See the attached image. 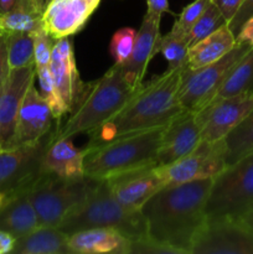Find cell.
<instances>
[{
  "mask_svg": "<svg viewBox=\"0 0 253 254\" xmlns=\"http://www.w3.org/2000/svg\"><path fill=\"white\" fill-rule=\"evenodd\" d=\"M251 49L252 46L246 42H236L228 54L212 64L198 68L185 67L179 89V99L184 109L196 113L211 103L233 66Z\"/></svg>",
  "mask_w": 253,
  "mask_h": 254,
  "instance_id": "cell-8",
  "label": "cell"
},
{
  "mask_svg": "<svg viewBox=\"0 0 253 254\" xmlns=\"http://www.w3.org/2000/svg\"><path fill=\"white\" fill-rule=\"evenodd\" d=\"M253 15V0H243L241 6L238 7L237 12L235 14V16L232 17L230 22H228V26L232 30V32L235 35H237V32L240 31V29L242 27V25L245 24V21L247 19H250Z\"/></svg>",
  "mask_w": 253,
  "mask_h": 254,
  "instance_id": "cell-36",
  "label": "cell"
},
{
  "mask_svg": "<svg viewBox=\"0 0 253 254\" xmlns=\"http://www.w3.org/2000/svg\"><path fill=\"white\" fill-rule=\"evenodd\" d=\"M240 221L243 223V225H246L247 227H250L251 230H253V208L248 211V212L246 213Z\"/></svg>",
  "mask_w": 253,
  "mask_h": 254,
  "instance_id": "cell-43",
  "label": "cell"
},
{
  "mask_svg": "<svg viewBox=\"0 0 253 254\" xmlns=\"http://www.w3.org/2000/svg\"><path fill=\"white\" fill-rule=\"evenodd\" d=\"M253 93V47L233 66L213 101Z\"/></svg>",
  "mask_w": 253,
  "mask_h": 254,
  "instance_id": "cell-26",
  "label": "cell"
},
{
  "mask_svg": "<svg viewBox=\"0 0 253 254\" xmlns=\"http://www.w3.org/2000/svg\"><path fill=\"white\" fill-rule=\"evenodd\" d=\"M5 201H6V198H5V196L2 195L1 192H0V207H1V206L4 205V203H5Z\"/></svg>",
  "mask_w": 253,
  "mask_h": 254,
  "instance_id": "cell-45",
  "label": "cell"
},
{
  "mask_svg": "<svg viewBox=\"0 0 253 254\" xmlns=\"http://www.w3.org/2000/svg\"><path fill=\"white\" fill-rule=\"evenodd\" d=\"M37 227L39 221L27 192L7 198L0 207V230L15 238L22 237Z\"/></svg>",
  "mask_w": 253,
  "mask_h": 254,
  "instance_id": "cell-23",
  "label": "cell"
},
{
  "mask_svg": "<svg viewBox=\"0 0 253 254\" xmlns=\"http://www.w3.org/2000/svg\"><path fill=\"white\" fill-rule=\"evenodd\" d=\"M184 68H168L146 83L143 82L118 113L89 134L88 143H103L123 134L165 126L184 113L179 99Z\"/></svg>",
  "mask_w": 253,
  "mask_h": 254,
  "instance_id": "cell-2",
  "label": "cell"
},
{
  "mask_svg": "<svg viewBox=\"0 0 253 254\" xmlns=\"http://www.w3.org/2000/svg\"><path fill=\"white\" fill-rule=\"evenodd\" d=\"M52 133L34 143L0 151V192L6 200L26 193L45 173L44 156Z\"/></svg>",
  "mask_w": 253,
  "mask_h": 254,
  "instance_id": "cell-9",
  "label": "cell"
},
{
  "mask_svg": "<svg viewBox=\"0 0 253 254\" xmlns=\"http://www.w3.org/2000/svg\"><path fill=\"white\" fill-rule=\"evenodd\" d=\"M45 6L40 0H17L16 5L6 14L0 15V31L36 32L42 29Z\"/></svg>",
  "mask_w": 253,
  "mask_h": 254,
  "instance_id": "cell-25",
  "label": "cell"
},
{
  "mask_svg": "<svg viewBox=\"0 0 253 254\" xmlns=\"http://www.w3.org/2000/svg\"><path fill=\"white\" fill-rule=\"evenodd\" d=\"M86 1L89 2V4L94 5V6L98 7V5H99V2H101V0H86Z\"/></svg>",
  "mask_w": 253,
  "mask_h": 254,
  "instance_id": "cell-44",
  "label": "cell"
},
{
  "mask_svg": "<svg viewBox=\"0 0 253 254\" xmlns=\"http://www.w3.org/2000/svg\"><path fill=\"white\" fill-rule=\"evenodd\" d=\"M253 208V150L213 179L206 203L207 221L241 220Z\"/></svg>",
  "mask_w": 253,
  "mask_h": 254,
  "instance_id": "cell-6",
  "label": "cell"
},
{
  "mask_svg": "<svg viewBox=\"0 0 253 254\" xmlns=\"http://www.w3.org/2000/svg\"><path fill=\"white\" fill-rule=\"evenodd\" d=\"M211 1L220 9L221 14L223 15V17H225L228 24L232 20V17L235 16L243 0H211Z\"/></svg>",
  "mask_w": 253,
  "mask_h": 254,
  "instance_id": "cell-38",
  "label": "cell"
},
{
  "mask_svg": "<svg viewBox=\"0 0 253 254\" xmlns=\"http://www.w3.org/2000/svg\"><path fill=\"white\" fill-rule=\"evenodd\" d=\"M56 40L42 27L34 32V56L35 68L50 66L51 55Z\"/></svg>",
  "mask_w": 253,
  "mask_h": 254,
  "instance_id": "cell-34",
  "label": "cell"
},
{
  "mask_svg": "<svg viewBox=\"0 0 253 254\" xmlns=\"http://www.w3.org/2000/svg\"><path fill=\"white\" fill-rule=\"evenodd\" d=\"M165 126L123 134L84 148V176L107 180L122 174L158 166V150Z\"/></svg>",
  "mask_w": 253,
  "mask_h": 254,
  "instance_id": "cell-3",
  "label": "cell"
},
{
  "mask_svg": "<svg viewBox=\"0 0 253 254\" xmlns=\"http://www.w3.org/2000/svg\"><path fill=\"white\" fill-rule=\"evenodd\" d=\"M40 1H41V2H42V4H44V5H45V6H46V0H40Z\"/></svg>",
  "mask_w": 253,
  "mask_h": 254,
  "instance_id": "cell-46",
  "label": "cell"
},
{
  "mask_svg": "<svg viewBox=\"0 0 253 254\" xmlns=\"http://www.w3.org/2000/svg\"><path fill=\"white\" fill-rule=\"evenodd\" d=\"M169 11V0H146V16L161 19V15Z\"/></svg>",
  "mask_w": 253,
  "mask_h": 254,
  "instance_id": "cell-39",
  "label": "cell"
},
{
  "mask_svg": "<svg viewBox=\"0 0 253 254\" xmlns=\"http://www.w3.org/2000/svg\"><path fill=\"white\" fill-rule=\"evenodd\" d=\"M84 148L77 149L72 143V138H51L42 166L45 173L54 174L60 178H84Z\"/></svg>",
  "mask_w": 253,
  "mask_h": 254,
  "instance_id": "cell-21",
  "label": "cell"
},
{
  "mask_svg": "<svg viewBox=\"0 0 253 254\" xmlns=\"http://www.w3.org/2000/svg\"><path fill=\"white\" fill-rule=\"evenodd\" d=\"M201 141V124L196 113L185 111L166 124L158 150V166L169 165L188 155Z\"/></svg>",
  "mask_w": 253,
  "mask_h": 254,
  "instance_id": "cell-16",
  "label": "cell"
},
{
  "mask_svg": "<svg viewBox=\"0 0 253 254\" xmlns=\"http://www.w3.org/2000/svg\"><path fill=\"white\" fill-rule=\"evenodd\" d=\"M36 77L39 78L40 93L44 97L45 101L49 103L54 117L55 118H61L64 113H67V109L62 102L61 97H60L59 92H57L56 86H55L50 66L36 68Z\"/></svg>",
  "mask_w": 253,
  "mask_h": 254,
  "instance_id": "cell-31",
  "label": "cell"
},
{
  "mask_svg": "<svg viewBox=\"0 0 253 254\" xmlns=\"http://www.w3.org/2000/svg\"><path fill=\"white\" fill-rule=\"evenodd\" d=\"M97 227L114 228L129 241L148 236L141 210L126 207L119 202L112 193L107 180H97L83 202L72 210L59 226L68 236Z\"/></svg>",
  "mask_w": 253,
  "mask_h": 254,
  "instance_id": "cell-5",
  "label": "cell"
},
{
  "mask_svg": "<svg viewBox=\"0 0 253 254\" xmlns=\"http://www.w3.org/2000/svg\"><path fill=\"white\" fill-rule=\"evenodd\" d=\"M136 31L138 30L133 27H123L114 32L111 45H109V51L116 64H124L131 56L134 45H135Z\"/></svg>",
  "mask_w": 253,
  "mask_h": 254,
  "instance_id": "cell-32",
  "label": "cell"
},
{
  "mask_svg": "<svg viewBox=\"0 0 253 254\" xmlns=\"http://www.w3.org/2000/svg\"><path fill=\"white\" fill-rule=\"evenodd\" d=\"M17 0H0V15L6 14L16 5Z\"/></svg>",
  "mask_w": 253,
  "mask_h": 254,
  "instance_id": "cell-42",
  "label": "cell"
},
{
  "mask_svg": "<svg viewBox=\"0 0 253 254\" xmlns=\"http://www.w3.org/2000/svg\"><path fill=\"white\" fill-rule=\"evenodd\" d=\"M0 151H1V145H0Z\"/></svg>",
  "mask_w": 253,
  "mask_h": 254,
  "instance_id": "cell-48",
  "label": "cell"
},
{
  "mask_svg": "<svg viewBox=\"0 0 253 254\" xmlns=\"http://www.w3.org/2000/svg\"><path fill=\"white\" fill-rule=\"evenodd\" d=\"M135 89L126 81L121 64H114L101 78L86 83L71 117L61 128L55 129L52 139L97 130L123 108Z\"/></svg>",
  "mask_w": 253,
  "mask_h": 254,
  "instance_id": "cell-4",
  "label": "cell"
},
{
  "mask_svg": "<svg viewBox=\"0 0 253 254\" xmlns=\"http://www.w3.org/2000/svg\"><path fill=\"white\" fill-rule=\"evenodd\" d=\"M191 254H253V230L240 220L207 221Z\"/></svg>",
  "mask_w": 253,
  "mask_h": 254,
  "instance_id": "cell-11",
  "label": "cell"
},
{
  "mask_svg": "<svg viewBox=\"0 0 253 254\" xmlns=\"http://www.w3.org/2000/svg\"><path fill=\"white\" fill-rule=\"evenodd\" d=\"M226 166L232 165L253 150V112L225 139Z\"/></svg>",
  "mask_w": 253,
  "mask_h": 254,
  "instance_id": "cell-27",
  "label": "cell"
},
{
  "mask_svg": "<svg viewBox=\"0 0 253 254\" xmlns=\"http://www.w3.org/2000/svg\"><path fill=\"white\" fill-rule=\"evenodd\" d=\"M188 37L178 32L170 31L166 35H160L158 41V54L160 52L164 59L168 61L169 69L183 68L188 66V52H189Z\"/></svg>",
  "mask_w": 253,
  "mask_h": 254,
  "instance_id": "cell-29",
  "label": "cell"
},
{
  "mask_svg": "<svg viewBox=\"0 0 253 254\" xmlns=\"http://www.w3.org/2000/svg\"><path fill=\"white\" fill-rule=\"evenodd\" d=\"M210 2L211 0H193L192 2L186 5L179 15L178 20L174 22V26L171 30L188 37L191 27L197 21L198 17L202 15V12L205 11Z\"/></svg>",
  "mask_w": 253,
  "mask_h": 254,
  "instance_id": "cell-33",
  "label": "cell"
},
{
  "mask_svg": "<svg viewBox=\"0 0 253 254\" xmlns=\"http://www.w3.org/2000/svg\"><path fill=\"white\" fill-rule=\"evenodd\" d=\"M226 24H227V21L223 17V15L221 14L220 9L211 1L208 4V6L205 9V11L202 12V15L198 17L197 21L193 24V26L189 31V45L192 46L193 44H196L200 40L205 39L206 36L215 32L216 30L220 29L221 26H223Z\"/></svg>",
  "mask_w": 253,
  "mask_h": 254,
  "instance_id": "cell-30",
  "label": "cell"
},
{
  "mask_svg": "<svg viewBox=\"0 0 253 254\" xmlns=\"http://www.w3.org/2000/svg\"><path fill=\"white\" fill-rule=\"evenodd\" d=\"M236 45V35L228 24L189 47L188 67L198 68L222 59Z\"/></svg>",
  "mask_w": 253,
  "mask_h": 254,
  "instance_id": "cell-24",
  "label": "cell"
},
{
  "mask_svg": "<svg viewBox=\"0 0 253 254\" xmlns=\"http://www.w3.org/2000/svg\"><path fill=\"white\" fill-rule=\"evenodd\" d=\"M114 197L126 207L141 210L144 203L166 185L156 166L139 169L107 179Z\"/></svg>",
  "mask_w": 253,
  "mask_h": 254,
  "instance_id": "cell-17",
  "label": "cell"
},
{
  "mask_svg": "<svg viewBox=\"0 0 253 254\" xmlns=\"http://www.w3.org/2000/svg\"><path fill=\"white\" fill-rule=\"evenodd\" d=\"M10 72L9 57H7L6 34L0 31V86L4 83Z\"/></svg>",
  "mask_w": 253,
  "mask_h": 254,
  "instance_id": "cell-37",
  "label": "cell"
},
{
  "mask_svg": "<svg viewBox=\"0 0 253 254\" xmlns=\"http://www.w3.org/2000/svg\"><path fill=\"white\" fill-rule=\"evenodd\" d=\"M15 242H16V238L14 236L0 230V254L11 253L14 250Z\"/></svg>",
  "mask_w": 253,
  "mask_h": 254,
  "instance_id": "cell-41",
  "label": "cell"
},
{
  "mask_svg": "<svg viewBox=\"0 0 253 254\" xmlns=\"http://www.w3.org/2000/svg\"><path fill=\"white\" fill-rule=\"evenodd\" d=\"M96 181L87 176L64 179L54 174H42L27 191L39 226L59 227L64 217L83 202Z\"/></svg>",
  "mask_w": 253,
  "mask_h": 254,
  "instance_id": "cell-7",
  "label": "cell"
},
{
  "mask_svg": "<svg viewBox=\"0 0 253 254\" xmlns=\"http://www.w3.org/2000/svg\"><path fill=\"white\" fill-rule=\"evenodd\" d=\"M96 9L86 0H52L42 15V26L55 40L73 36L83 29Z\"/></svg>",
  "mask_w": 253,
  "mask_h": 254,
  "instance_id": "cell-18",
  "label": "cell"
},
{
  "mask_svg": "<svg viewBox=\"0 0 253 254\" xmlns=\"http://www.w3.org/2000/svg\"><path fill=\"white\" fill-rule=\"evenodd\" d=\"M212 183L211 178L200 179L156 191L141 207L148 237L178 254H191L196 237L207 222L205 210Z\"/></svg>",
  "mask_w": 253,
  "mask_h": 254,
  "instance_id": "cell-1",
  "label": "cell"
},
{
  "mask_svg": "<svg viewBox=\"0 0 253 254\" xmlns=\"http://www.w3.org/2000/svg\"><path fill=\"white\" fill-rule=\"evenodd\" d=\"M35 64L10 69L6 79L0 86V145L7 150L14 138L20 107L27 89L35 82Z\"/></svg>",
  "mask_w": 253,
  "mask_h": 254,
  "instance_id": "cell-13",
  "label": "cell"
},
{
  "mask_svg": "<svg viewBox=\"0 0 253 254\" xmlns=\"http://www.w3.org/2000/svg\"><path fill=\"white\" fill-rule=\"evenodd\" d=\"M236 42H246L253 47V15L245 21L236 35Z\"/></svg>",
  "mask_w": 253,
  "mask_h": 254,
  "instance_id": "cell-40",
  "label": "cell"
},
{
  "mask_svg": "<svg viewBox=\"0 0 253 254\" xmlns=\"http://www.w3.org/2000/svg\"><path fill=\"white\" fill-rule=\"evenodd\" d=\"M69 236L59 227L39 226L27 235L16 238L12 254H72Z\"/></svg>",
  "mask_w": 253,
  "mask_h": 254,
  "instance_id": "cell-22",
  "label": "cell"
},
{
  "mask_svg": "<svg viewBox=\"0 0 253 254\" xmlns=\"http://www.w3.org/2000/svg\"><path fill=\"white\" fill-rule=\"evenodd\" d=\"M253 112V93L217 99L196 112L201 124V140H223Z\"/></svg>",
  "mask_w": 253,
  "mask_h": 254,
  "instance_id": "cell-12",
  "label": "cell"
},
{
  "mask_svg": "<svg viewBox=\"0 0 253 254\" xmlns=\"http://www.w3.org/2000/svg\"><path fill=\"white\" fill-rule=\"evenodd\" d=\"M160 17H150L144 15L140 27L136 31L135 45L128 61L121 64L126 81L138 88L144 82L151 59L158 54L159 37H160Z\"/></svg>",
  "mask_w": 253,
  "mask_h": 254,
  "instance_id": "cell-19",
  "label": "cell"
},
{
  "mask_svg": "<svg viewBox=\"0 0 253 254\" xmlns=\"http://www.w3.org/2000/svg\"><path fill=\"white\" fill-rule=\"evenodd\" d=\"M50 1H52V0H46V5H47V4H49V2H50Z\"/></svg>",
  "mask_w": 253,
  "mask_h": 254,
  "instance_id": "cell-47",
  "label": "cell"
},
{
  "mask_svg": "<svg viewBox=\"0 0 253 254\" xmlns=\"http://www.w3.org/2000/svg\"><path fill=\"white\" fill-rule=\"evenodd\" d=\"M130 241L114 228L97 227L74 232L68 238L72 254H128Z\"/></svg>",
  "mask_w": 253,
  "mask_h": 254,
  "instance_id": "cell-20",
  "label": "cell"
},
{
  "mask_svg": "<svg viewBox=\"0 0 253 254\" xmlns=\"http://www.w3.org/2000/svg\"><path fill=\"white\" fill-rule=\"evenodd\" d=\"M128 254H178L173 248L166 247L151 240L150 237H144L140 240L130 241Z\"/></svg>",
  "mask_w": 253,
  "mask_h": 254,
  "instance_id": "cell-35",
  "label": "cell"
},
{
  "mask_svg": "<svg viewBox=\"0 0 253 254\" xmlns=\"http://www.w3.org/2000/svg\"><path fill=\"white\" fill-rule=\"evenodd\" d=\"M50 68L67 113H71L86 86L77 68L72 36L56 40L52 49Z\"/></svg>",
  "mask_w": 253,
  "mask_h": 254,
  "instance_id": "cell-14",
  "label": "cell"
},
{
  "mask_svg": "<svg viewBox=\"0 0 253 254\" xmlns=\"http://www.w3.org/2000/svg\"><path fill=\"white\" fill-rule=\"evenodd\" d=\"M54 119L55 117L49 103L37 91L34 82L27 89L20 107L14 138L9 149L41 139L51 131Z\"/></svg>",
  "mask_w": 253,
  "mask_h": 254,
  "instance_id": "cell-15",
  "label": "cell"
},
{
  "mask_svg": "<svg viewBox=\"0 0 253 254\" xmlns=\"http://www.w3.org/2000/svg\"><path fill=\"white\" fill-rule=\"evenodd\" d=\"M6 42L10 69L35 64L34 34L31 32H7Z\"/></svg>",
  "mask_w": 253,
  "mask_h": 254,
  "instance_id": "cell-28",
  "label": "cell"
},
{
  "mask_svg": "<svg viewBox=\"0 0 253 254\" xmlns=\"http://www.w3.org/2000/svg\"><path fill=\"white\" fill-rule=\"evenodd\" d=\"M226 168L225 141H203L188 155L169 165L156 166L166 185H178L200 179H215Z\"/></svg>",
  "mask_w": 253,
  "mask_h": 254,
  "instance_id": "cell-10",
  "label": "cell"
}]
</instances>
